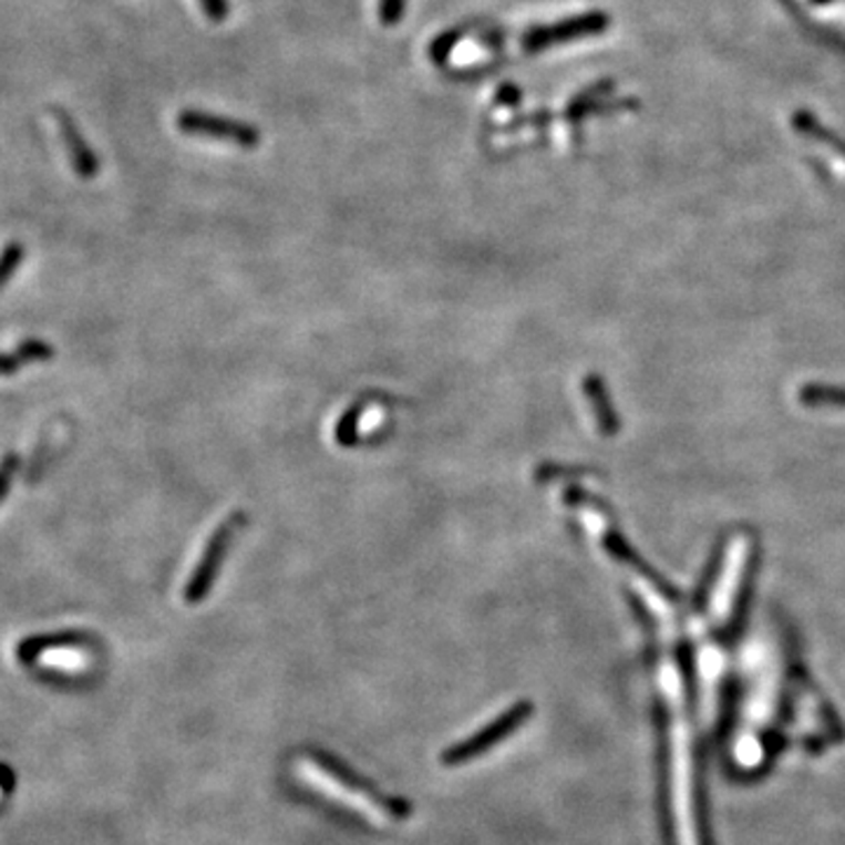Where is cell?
<instances>
[{"instance_id":"6da1fadb","label":"cell","mask_w":845,"mask_h":845,"mask_svg":"<svg viewBox=\"0 0 845 845\" xmlns=\"http://www.w3.org/2000/svg\"><path fill=\"white\" fill-rule=\"evenodd\" d=\"M291 773L301 784H306L312 794L322 796L331 805H339L341 811L360 817L362 822L371 824V827L385 829L392 827V824H400L409 815V808L404 803L379 794L362 780L346 773L341 765L322 756H293Z\"/></svg>"},{"instance_id":"7a4b0ae2","label":"cell","mask_w":845,"mask_h":845,"mask_svg":"<svg viewBox=\"0 0 845 845\" xmlns=\"http://www.w3.org/2000/svg\"><path fill=\"white\" fill-rule=\"evenodd\" d=\"M245 522H247V515L235 513L219 528L214 530V536L209 538L198 566H195L193 576L186 583V589H184L186 604H200L209 595V589H212V585L216 580V574H219V568H221V561H224L226 553H228V547H230L235 534H238Z\"/></svg>"},{"instance_id":"3957f363","label":"cell","mask_w":845,"mask_h":845,"mask_svg":"<svg viewBox=\"0 0 845 845\" xmlns=\"http://www.w3.org/2000/svg\"><path fill=\"white\" fill-rule=\"evenodd\" d=\"M526 717H528L526 707H515V710L505 712L503 717H498L491 725H484V729L477 735L463 740L456 746H451V750L444 754V763L461 765V763H467V761H475L477 756L486 754L491 746H496L505 738L513 735L519 729V725L524 723Z\"/></svg>"},{"instance_id":"277c9868","label":"cell","mask_w":845,"mask_h":845,"mask_svg":"<svg viewBox=\"0 0 845 845\" xmlns=\"http://www.w3.org/2000/svg\"><path fill=\"white\" fill-rule=\"evenodd\" d=\"M179 127L186 134L195 136H209V140H219V142H233L240 146H257L259 144V132L238 123V121H228V117H216L198 111H186L179 117Z\"/></svg>"},{"instance_id":"5b68a950","label":"cell","mask_w":845,"mask_h":845,"mask_svg":"<svg viewBox=\"0 0 845 845\" xmlns=\"http://www.w3.org/2000/svg\"><path fill=\"white\" fill-rule=\"evenodd\" d=\"M41 662L62 672H83L87 658L75 641H54L41 646Z\"/></svg>"},{"instance_id":"8992f818","label":"cell","mask_w":845,"mask_h":845,"mask_svg":"<svg viewBox=\"0 0 845 845\" xmlns=\"http://www.w3.org/2000/svg\"><path fill=\"white\" fill-rule=\"evenodd\" d=\"M62 127H64V140H66L69 153H71V161L75 165V172L85 176V179H90V176L100 172V163H96L94 153L87 148V144L81 140V134H78L73 123L64 115H62Z\"/></svg>"},{"instance_id":"52a82bcc","label":"cell","mask_w":845,"mask_h":845,"mask_svg":"<svg viewBox=\"0 0 845 845\" xmlns=\"http://www.w3.org/2000/svg\"><path fill=\"white\" fill-rule=\"evenodd\" d=\"M52 358V348L43 341L31 339L19 346L12 355H0V373H12L29 362H45Z\"/></svg>"},{"instance_id":"ba28073f","label":"cell","mask_w":845,"mask_h":845,"mask_svg":"<svg viewBox=\"0 0 845 845\" xmlns=\"http://www.w3.org/2000/svg\"><path fill=\"white\" fill-rule=\"evenodd\" d=\"M585 390H587V395H589V402H592V406H595V414L599 419L601 430H606V435H614V430L618 427V421L614 416L611 404H608L604 383L597 377H589L585 381Z\"/></svg>"},{"instance_id":"9c48e42d","label":"cell","mask_w":845,"mask_h":845,"mask_svg":"<svg viewBox=\"0 0 845 845\" xmlns=\"http://www.w3.org/2000/svg\"><path fill=\"white\" fill-rule=\"evenodd\" d=\"M369 402H371L369 398L355 402V404H352V406L346 411L343 419L337 423V442H339L341 446H352V444L358 442V425H360V421H362V416H364V411H367Z\"/></svg>"},{"instance_id":"30bf717a","label":"cell","mask_w":845,"mask_h":845,"mask_svg":"<svg viewBox=\"0 0 845 845\" xmlns=\"http://www.w3.org/2000/svg\"><path fill=\"white\" fill-rule=\"evenodd\" d=\"M803 402L805 404H845V392L836 388H805Z\"/></svg>"},{"instance_id":"8fae6325","label":"cell","mask_w":845,"mask_h":845,"mask_svg":"<svg viewBox=\"0 0 845 845\" xmlns=\"http://www.w3.org/2000/svg\"><path fill=\"white\" fill-rule=\"evenodd\" d=\"M22 259H24V247L22 245H10L3 251V257H0V287L8 282V278L19 268Z\"/></svg>"},{"instance_id":"7c38bea8","label":"cell","mask_w":845,"mask_h":845,"mask_svg":"<svg viewBox=\"0 0 845 845\" xmlns=\"http://www.w3.org/2000/svg\"><path fill=\"white\" fill-rule=\"evenodd\" d=\"M17 467H19V458L17 456H8L3 461V465H0V498L8 494V486H10L12 475L17 473Z\"/></svg>"},{"instance_id":"4fadbf2b","label":"cell","mask_w":845,"mask_h":845,"mask_svg":"<svg viewBox=\"0 0 845 845\" xmlns=\"http://www.w3.org/2000/svg\"><path fill=\"white\" fill-rule=\"evenodd\" d=\"M203 3L214 19H221L226 14V0H203Z\"/></svg>"}]
</instances>
